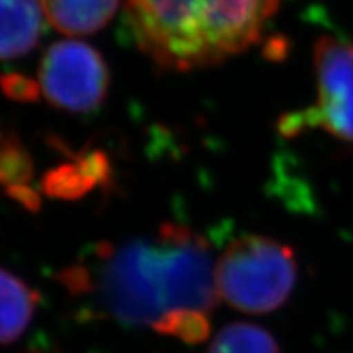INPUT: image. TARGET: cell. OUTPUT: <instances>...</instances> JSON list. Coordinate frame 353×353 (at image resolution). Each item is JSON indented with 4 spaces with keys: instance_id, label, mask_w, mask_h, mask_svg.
Here are the masks:
<instances>
[{
    "instance_id": "1",
    "label": "cell",
    "mask_w": 353,
    "mask_h": 353,
    "mask_svg": "<svg viewBox=\"0 0 353 353\" xmlns=\"http://www.w3.org/2000/svg\"><path fill=\"white\" fill-rule=\"evenodd\" d=\"M97 254L92 291L105 312L125 324L152 327L174 309L210 312L219 301L210 247L188 228L167 223L151 239L105 242Z\"/></svg>"
},
{
    "instance_id": "2",
    "label": "cell",
    "mask_w": 353,
    "mask_h": 353,
    "mask_svg": "<svg viewBox=\"0 0 353 353\" xmlns=\"http://www.w3.org/2000/svg\"><path fill=\"white\" fill-rule=\"evenodd\" d=\"M278 0H126L132 37L169 69L190 70L257 43Z\"/></svg>"
},
{
    "instance_id": "3",
    "label": "cell",
    "mask_w": 353,
    "mask_h": 353,
    "mask_svg": "<svg viewBox=\"0 0 353 353\" xmlns=\"http://www.w3.org/2000/svg\"><path fill=\"white\" fill-rule=\"evenodd\" d=\"M296 276L293 249L265 236L232 241L216 262L219 299L249 314H267L283 306Z\"/></svg>"
},
{
    "instance_id": "4",
    "label": "cell",
    "mask_w": 353,
    "mask_h": 353,
    "mask_svg": "<svg viewBox=\"0 0 353 353\" xmlns=\"http://www.w3.org/2000/svg\"><path fill=\"white\" fill-rule=\"evenodd\" d=\"M317 100L314 107L281 118L280 132L322 128L335 138L353 144V44L335 38H322L314 50Z\"/></svg>"
},
{
    "instance_id": "5",
    "label": "cell",
    "mask_w": 353,
    "mask_h": 353,
    "mask_svg": "<svg viewBox=\"0 0 353 353\" xmlns=\"http://www.w3.org/2000/svg\"><path fill=\"white\" fill-rule=\"evenodd\" d=\"M39 88L54 107L87 113L107 95L108 69L94 48L81 41H61L46 51L39 68Z\"/></svg>"
},
{
    "instance_id": "6",
    "label": "cell",
    "mask_w": 353,
    "mask_h": 353,
    "mask_svg": "<svg viewBox=\"0 0 353 353\" xmlns=\"http://www.w3.org/2000/svg\"><path fill=\"white\" fill-rule=\"evenodd\" d=\"M2 6V57L19 59L37 46L43 33L39 0H0Z\"/></svg>"
},
{
    "instance_id": "7",
    "label": "cell",
    "mask_w": 353,
    "mask_h": 353,
    "mask_svg": "<svg viewBox=\"0 0 353 353\" xmlns=\"http://www.w3.org/2000/svg\"><path fill=\"white\" fill-rule=\"evenodd\" d=\"M44 17L59 33L81 37L99 32L112 20L118 0H39Z\"/></svg>"
},
{
    "instance_id": "8",
    "label": "cell",
    "mask_w": 353,
    "mask_h": 353,
    "mask_svg": "<svg viewBox=\"0 0 353 353\" xmlns=\"http://www.w3.org/2000/svg\"><path fill=\"white\" fill-rule=\"evenodd\" d=\"M108 162L103 154L92 152L72 165H61L48 172L43 179V190L48 196L77 200L95 185L107 182Z\"/></svg>"
},
{
    "instance_id": "9",
    "label": "cell",
    "mask_w": 353,
    "mask_h": 353,
    "mask_svg": "<svg viewBox=\"0 0 353 353\" xmlns=\"http://www.w3.org/2000/svg\"><path fill=\"white\" fill-rule=\"evenodd\" d=\"M0 294H2V332L0 341L10 345L28 329L39 304V293L21 278L3 268L0 273Z\"/></svg>"
},
{
    "instance_id": "10",
    "label": "cell",
    "mask_w": 353,
    "mask_h": 353,
    "mask_svg": "<svg viewBox=\"0 0 353 353\" xmlns=\"http://www.w3.org/2000/svg\"><path fill=\"white\" fill-rule=\"evenodd\" d=\"M206 353H280L275 337L249 322H234L221 329Z\"/></svg>"
},
{
    "instance_id": "11",
    "label": "cell",
    "mask_w": 353,
    "mask_h": 353,
    "mask_svg": "<svg viewBox=\"0 0 353 353\" xmlns=\"http://www.w3.org/2000/svg\"><path fill=\"white\" fill-rule=\"evenodd\" d=\"M156 332L179 339L190 345L208 341L211 322L208 312L198 309H174L152 325Z\"/></svg>"
},
{
    "instance_id": "12",
    "label": "cell",
    "mask_w": 353,
    "mask_h": 353,
    "mask_svg": "<svg viewBox=\"0 0 353 353\" xmlns=\"http://www.w3.org/2000/svg\"><path fill=\"white\" fill-rule=\"evenodd\" d=\"M33 175L32 159L15 136L6 134L2 143V157H0V179L2 183L8 187L28 185Z\"/></svg>"
},
{
    "instance_id": "13",
    "label": "cell",
    "mask_w": 353,
    "mask_h": 353,
    "mask_svg": "<svg viewBox=\"0 0 353 353\" xmlns=\"http://www.w3.org/2000/svg\"><path fill=\"white\" fill-rule=\"evenodd\" d=\"M2 87L3 92H6L10 99L19 101L37 100L38 92L41 90V88H39V83L30 81L28 77L19 76V74H8V76H3Z\"/></svg>"
},
{
    "instance_id": "14",
    "label": "cell",
    "mask_w": 353,
    "mask_h": 353,
    "mask_svg": "<svg viewBox=\"0 0 353 353\" xmlns=\"http://www.w3.org/2000/svg\"><path fill=\"white\" fill-rule=\"evenodd\" d=\"M7 195L13 198L15 201H19L25 210L28 211H38L39 206H41V200H39V195L34 192L33 188H30L28 185H19V187H8Z\"/></svg>"
}]
</instances>
